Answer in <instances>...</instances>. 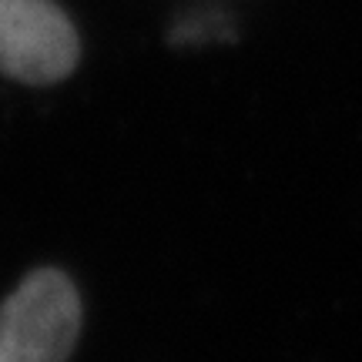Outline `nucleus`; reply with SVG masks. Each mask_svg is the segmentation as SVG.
<instances>
[{
  "mask_svg": "<svg viewBox=\"0 0 362 362\" xmlns=\"http://www.w3.org/2000/svg\"><path fill=\"white\" fill-rule=\"evenodd\" d=\"M78 332V288L64 272L40 269L0 305V362H67Z\"/></svg>",
  "mask_w": 362,
  "mask_h": 362,
  "instance_id": "f257e3e1",
  "label": "nucleus"
},
{
  "mask_svg": "<svg viewBox=\"0 0 362 362\" xmlns=\"http://www.w3.org/2000/svg\"><path fill=\"white\" fill-rule=\"evenodd\" d=\"M78 64V34L54 0H0V74L54 84Z\"/></svg>",
  "mask_w": 362,
  "mask_h": 362,
  "instance_id": "f03ea898",
  "label": "nucleus"
}]
</instances>
